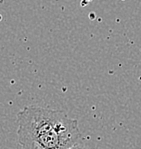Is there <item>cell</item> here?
Listing matches in <instances>:
<instances>
[{"instance_id": "cell-1", "label": "cell", "mask_w": 141, "mask_h": 149, "mask_svg": "<svg viewBox=\"0 0 141 149\" xmlns=\"http://www.w3.org/2000/svg\"><path fill=\"white\" fill-rule=\"evenodd\" d=\"M18 142L22 149H69L78 143V121L60 110L30 105L17 113Z\"/></svg>"}, {"instance_id": "cell-2", "label": "cell", "mask_w": 141, "mask_h": 149, "mask_svg": "<svg viewBox=\"0 0 141 149\" xmlns=\"http://www.w3.org/2000/svg\"><path fill=\"white\" fill-rule=\"evenodd\" d=\"M69 149H86L85 147H83V146H81L80 144H75V145H73L72 147H70Z\"/></svg>"}]
</instances>
